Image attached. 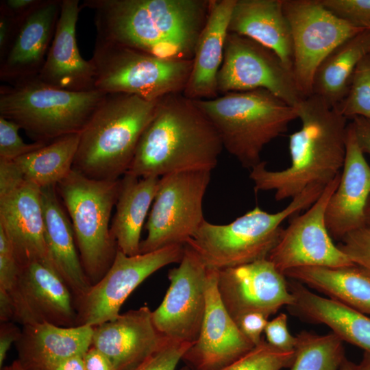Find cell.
I'll return each instance as SVG.
<instances>
[{"label": "cell", "mask_w": 370, "mask_h": 370, "mask_svg": "<svg viewBox=\"0 0 370 370\" xmlns=\"http://www.w3.org/2000/svg\"><path fill=\"white\" fill-rule=\"evenodd\" d=\"M212 0H85L98 38L171 60L193 59Z\"/></svg>", "instance_id": "1"}, {"label": "cell", "mask_w": 370, "mask_h": 370, "mask_svg": "<svg viewBox=\"0 0 370 370\" xmlns=\"http://www.w3.org/2000/svg\"><path fill=\"white\" fill-rule=\"evenodd\" d=\"M294 108L301 125L289 136L290 166L271 171L262 161L250 169L255 191L273 190L276 201L293 199L311 185L325 186L345 158L347 119L336 107L311 95Z\"/></svg>", "instance_id": "2"}, {"label": "cell", "mask_w": 370, "mask_h": 370, "mask_svg": "<svg viewBox=\"0 0 370 370\" xmlns=\"http://www.w3.org/2000/svg\"><path fill=\"white\" fill-rule=\"evenodd\" d=\"M223 147L215 128L182 92L161 98L143 133L125 173L158 177L183 171H210Z\"/></svg>", "instance_id": "3"}, {"label": "cell", "mask_w": 370, "mask_h": 370, "mask_svg": "<svg viewBox=\"0 0 370 370\" xmlns=\"http://www.w3.org/2000/svg\"><path fill=\"white\" fill-rule=\"evenodd\" d=\"M159 100L106 94L79 132L73 168L91 179L119 180L127 171Z\"/></svg>", "instance_id": "4"}, {"label": "cell", "mask_w": 370, "mask_h": 370, "mask_svg": "<svg viewBox=\"0 0 370 370\" xmlns=\"http://www.w3.org/2000/svg\"><path fill=\"white\" fill-rule=\"evenodd\" d=\"M193 101L215 128L223 148L249 169L262 162L264 147L297 119L295 108L264 89Z\"/></svg>", "instance_id": "5"}, {"label": "cell", "mask_w": 370, "mask_h": 370, "mask_svg": "<svg viewBox=\"0 0 370 370\" xmlns=\"http://www.w3.org/2000/svg\"><path fill=\"white\" fill-rule=\"evenodd\" d=\"M325 186H308L275 213L256 206L228 224L216 225L205 220L186 245L209 269L222 270L268 258L283 232L282 222L308 209Z\"/></svg>", "instance_id": "6"}, {"label": "cell", "mask_w": 370, "mask_h": 370, "mask_svg": "<svg viewBox=\"0 0 370 370\" xmlns=\"http://www.w3.org/2000/svg\"><path fill=\"white\" fill-rule=\"evenodd\" d=\"M106 93L97 89L69 91L36 77L0 88V116L24 130L34 142L49 143L79 133Z\"/></svg>", "instance_id": "7"}, {"label": "cell", "mask_w": 370, "mask_h": 370, "mask_svg": "<svg viewBox=\"0 0 370 370\" xmlns=\"http://www.w3.org/2000/svg\"><path fill=\"white\" fill-rule=\"evenodd\" d=\"M120 187L121 178L94 180L73 168L56 186L70 217L81 263L91 286L107 273L118 250L109 223Z\"/></svg>", "instance_id": "8"}, {"label": "cell", "mask_w": 370, "mask_h": 370, "mask_svg": "<svg viewBox=\"0 0 370 370\" xmlns=\"http://www.w3.org/2000/svg\"><path fill=\"white\" fill-rule=\"evenodd\" d=\"M95 88L106 94L158 101L182 92L193 60H171L96 38L92 58Z\"/></svg>", "instance_id": "9"}, {"label": "cell", "mask_w": 370, "mask_h": 370, "mask_svg": "<svg viewBox=\"0 0 370 370\" xmlns=\"http://www.w3.org/2000/svg\"><path fill=\"white\" fill-rule=\"evenodd\" d=\"M210 171L177 172L160 178L145 225L147 237L140 253L186 245L205 221L203 199L210 181Z\"/></svg>", "instance_id": "10"}, {"label": "cell", "mask_w": 370, "mask_h": 370, "mask_svg": "<svg viewBox=\"0 0 370 370\" xmlns=\"http://www.w3.org/2000/svg\"><path fill=\"white\" fill-rule=\"evenodd\" d=\"M293 45V74L305 98L312 95L315 72L339 45L365 29L337 17L321 0H282Z\"/></svg>", "instance_id": "11"}, {"label": "cell", "mask_w": 370, "mask_h": 370, "mask_svg": "<svg viewBox=\"0 0 370 370\" xmlns=\"http://www.w3.org/2000/svg\"><path fill=\"white\" fill-rule=\"evenodd\" d=\"M184 252L183 245L135 256H127L118 249L107 273L75 305L76 326L95 327L115 319L127 298L145 279L166 265L179 263Z\"/></svg>", "instance_id": "12"}, {"label": "cell", "mask_w": 370, "mask_h": 370, "mask_svg": "<svg viewBox=\"0 0 370 370\" xmlns=\"http://www.w3.org/2000/svg\"><path fill=\"white\" fill-rule=\"evenodd\" d=\"M264 89L295 107L304 98L293 74L272 50L243 36L228 33L217 75L222 95Z\"/></svg>", "instance_id": "13"}, {"label": "cell", "mask_w": 370, "mask_h": 370, "mask_svg": "<svg viewBox=\"0 0 370 370\" xmlns=\"http://www.w3.org/2000/svg\"><path fill=\"white\" fill-rule=\"evenodd\" d=\"M341 173L325 187L307 210L293 216L268 259L283 274L304 267H341L354 264L333 242L325 223V210Z\"/></svg>", "instance_id": "14"}, {"label": "cell", "mask_w": 370, "mask_h": 370, "mask_svg": "<svg viewBox=\"0 0 370 370\" xmlns=\"http://www.w3.org/2000/svg\"><path fill=\"white\" fill-rule=\"evenodd\" d=\"M207 276L201 260L184 245L179 266L169 271L170 285L164 297L151 312L153 325L162 335L190 344L197 341L206 310Z\"/></svg>", "instance_id": "15"}, {"label": "cell", "mask_w": 370, "mask_h": 370, "mask_svg": "<svg viewBox=\"0 0 370 370\" xmlns=\"http://www.w3.org/2000/svg\"><path fill=\"white\" fill-rule=\"evenodd\" d=\"M286 278L266 258L218 270L217 287L225 308L235 322L250 312L262 313L269 318L282 306L293 304Z\"/></svg>", "instance_id": "16"}, {"label": "cell", "mask_w": 370, "mask_h": 370, "mask_svg": "<svg viewBox=\"0 0 370 370\" xmlns=\"http://www.w3.org/2000/svg\"><path fill=\"white\" fill-rule=\"evenodd\" d=\"M10 297L13 321L23 325L47 323L60 327L76 326L77 312L71 291L53 269L42 262L20 265Z\"/></svg>", "instance_id": "17"}, {"label": "cell", "mask_w": 370, "mask_h": 370, "mask_svg": "<svg viewBox=\"0 0 370 370\" xmlns=\"http://www.w3.org/2000/svg\"><path fill=\"white\" fill-rule=\"evenodd\" d=\"M217 278L218 270L208 269L206 304L201 330L182 359L190 370H220L256 346L243 334L225 308Z\"/></svg>", "instance_id": "18"}, {"label": "cell", "mask_w": 370, "mask_h": 370, "mask_svg": "<svg viewBox=\"0 0 370 370\" xmlns=\"http://www.w3.org/2000/svg\"><path fill=\"white\" fill-rule=\"evenodd\" d=\"M62 0H41L23 15L16 17L11 40L0 56V79L12 84L36 78L52 42Z\"/></svg>", "instance_id": "19"}, {"label": "cell", "mask_w": 370, "mask_h": 370, "mask_svg": "<svg viewBox=\"0 0 370 370\" xmlns=\"http://www.w3.org/2000/svg\"><path fill=\"white\" fill-rule=\"evenodd\" d=\"M0 227L20 265L40 262L56 271L46 242L40 188L25 179L0 190Z\"/></svg>", "instance_id": "20"}, {"label": "cell", "mask_w": 370, "mask_h": 370, "mask_svg": "<svg viewBox=\"0 0 370 370\" xmlns=\"http://www.w3.org/2000/svg\"><path fill=\"white\" fill-rule=\"evenodd\" d=\"M370 195V165L361 151L351 123L346 135V153L338 185L325 210V223L333 240L365 227V210Z\"/></svg>", "instance_id": "21"}, {"label": "cell", "mask_w": 370, "mask_h": 370, "mask_svg": "<svg viewBox=\"0 0 370 370\" xmlns=\"http://www.w3.org/2000/svg\"><path fill=\"white\" fill-rule=\"evenodd\" d=\"M147 306L120 314L115 319L93 327L91 347L103 353L114 370H130L164 341Z\"/></svg>", "instance_id": "22"}, {"label": "cell", "mask_w": 370, "mask_h": 370, "mask_svg": "<svg viewBox=\"0 0 370 370\" xmlns=\"http://www.w3.org/2000/svg\"><path fill=\"white\" fill-rule=\"evenodd\" d=\"M81 9L79 0H62L54 36L36 77L47 85L69 91L95 89L92 64L82 58L77 44L76 25Z\"/></svg>", "instance_id": "23"}, {"label": "cell", "mask_w": 370, "mask_h": 370, "mask_svg": "<svg viewBox=\"0 0 370 370\" xmlns=\"http://www.w3.org/2000/svg\"><path fill=\"white\" fill-rule=\"evenodd\" d=\"M93 327H60L47 323L23 325L15 343L23 370H55L65 360L83 356L91 346Z\"/></svg>", "instance_id": "24"}, {"label": "cell", "mask_w": 370, "mask_h": 370, "mask_svg": "<svg viewBox=\"0 0 370 370\" xmlns=\"http://www.w3.org/2000/svg\"><path fill=\"white\" fill-rule=\"evenodd\" d=\"M236 0H212L206 23L197 40L190 76L182 94L191 100L218 96L217 75L221 66L230 16Z\"/></svg>", "instance_id": "25"}, {"label": "cell", "mask_w": 370, "mask_h": 370, "mask_svg": "<svg viewBox=\"0 0 370 370\" xmlns=\"http://www.w3.org/2000/svg\"><path fill=\"white\" fill-rule=\"evenodd\" d=\"M45 238L54 268L71 291L74 306L91 284L83 269L71 221L58 198L56 186L40 188Z\"/></svg>", "instance_id": "26"}, {"label": "cell", "mask_w": 370, "mask_h": 370, "mask_svg": "<svg viewBox=\"0 0 370 370\" xmlns=\"http://www.w3.org/2000/svg\"><path fill=\"white\" fill-rule=\"evenodd\" d=\"M228 32L247 37L272 50L293 69L292 34L282 0H236Z\"/></svg>", "instance_id": "27"}, {"label": "cell", "mask_w": 370, "mask_h": 370, "mask_svg": "<svg viewBox=\"0 0 370 370\" xmlns=\"http://www.w3.org/2000/svg\"><path fill=\"white\" fill-rule=\"evenodd\" d=\"M288 288L294 297L288 306L294 315L329 327L343 341L370 354V316L334 299L320 296L304 284L291 280Z\"/></svg>", "instance_id": "28"}, {"label": "cell", "mask_w": 370, "mask_h": 370, "mask_svg": "<svg viewBox=\"0 0 370 370\" xmlns=\"http://www.w3.org/2000/svg\"><path fill=\"white\" fill-rule=\"evenodd\" d=\"M347 306L370 316V270L358 264L341 267H304L284 273Z\"/></svg>", "instance_id": "29"}, {"label": "cell", "mask_w": 370, "mask_h": 370, "mask_svg": "<svg viewBox=\"0 0 370 370\" xmlns=\"http://www.w3.org/2000/svg\"><path fill=\"white\" fill-rule=\"evenodd\" d=\"M158 177H138L125 173L110 227L118 249L127 256L140 253L141 231L157 193Z\"/></svg>", "instance_id": "30"}, {"label": "cell", "mask_w": 370, "mask_h": 370, "mask_svg": "<svg viewBox=\"0 0 370 370\" xmlns=\"http://www.w3.org/2000/svg\"><path fill=\"white\" fill-rule=\"evenodd\" d=\"M370 53V29H365L336 47L317 68L312 84L315 95L332 107L346 96L353 73Z\"/></svg>", "instance_id": "31"}, {"label": "cell", "mask_w": 370, "mask_h": 370, "mask_svg": "<svg viewBox=\"0 0 370 370\" xmlns=\"http://www.w3.org/2000/svg\"><path fill=\"white\" fill-rule=\"evenodd\" d=\"M79 133L60 137L14 162L24 178L42 188L57 186L73 169Z\"/></svg>", "instance_id": "32"}, {"label": "cell", "mask_w": 370, "mask_h": 370, "mask_svg": "<svg viewBox=\"0 0 370 370\" xmlns=\"http://www.w3.org/2000/svg\"><path fill=\"white\" fill-rule=\"evenodd\" d=\"M295 357L291 370H338L345 358L343 341L334 332L296 335Z\"/></svg>", "instance_id": "33"}, {"label": "cell", "mask_w": 370, "mask_h": 370, "mask_svg": "<svg viewBox=\"0 0 370 370\" xmlns=\"http://www.w3.org/2000/svg\"><path fill=\"white\" fill-rule=\"evenodd\" d=\"M336 108L347 119L360 116L370 121V53L358 64L347 93Z\"/></svg>", "instance_id": "34"}, {"label": "cell", "mask_w": 370, "mask_h": 370, "mask_svg": "<svg viewBox=\"0 0 370 370\" xmlns=\"http://www.w3.org/2000/svg\"><path fill=\"white\" fill-rule=\"evenodd\" d=\"M295 350H282L262 340L243 356L220 370H281L291 367ZM180 370H190L184 367Z\"/></svg>", "instance_id": "35"}, {"label": "cell", "mask_w": 370, "mask_h": 370, "mask_svg": "<svg viewBox=\"0 0 370 370\" xmlns=\"http://www.w3.org/2000/svg\"><path fill=\"white\" fill-rule=\"evenodd\" d=\"M192 345L166 337L156 350L130 370H175L184 354Z\"/></svg>", "instance_id": "36"}, {"label": "cell", "mask_w": 370, "mask_h": 370, "mask_svg": "<svg viewBox=\"0 0 370 370\" xmlns=\"http://www.w3.org/2000/svg\"><path fill=\"white\" fill-rule=\"evenodd\" d=\"M20 129L16 123L0 116V160L14 161L47 145L25 143L18 134Z\"/></svg>", "instance_id": "37"}, {"label": "cell", "mask_w": 370, "mask_h": 370, "mask_svg": "<svg viewBox=\"0 0 370 370\" xmlns=\"http://www.w3.org/2000/svg\"><path fill=\"white\" fill-rule=\"evenodd\" d=\"M337 17L356 27L370 29V0H321Z\"/></svg>", "instance_id": "38"}, {"label": "cell", "mask_w": 370, "mask_h": 370, "mask_svg": "<svg viewBox=\"0 0 370 370\" xmlns=\"http://www.w3.org/2000/svg\"><path fill=\"white\" fill-rule=\"evenodd\" d=\"M354 264L370 270V229L364 227L347 234L337 245Z\"/></svg>", "instance_id": "39"}, {"label": "cell", "mask_w": 370, "mask_h": 370, "mask_svg": "<svg viewBox=\"0 0 370 370\" xmlns=\"http://www.w3.org/2000/svg\"><path fill=\"white\" fill-rule=\"evenodd\" d=\"M264 333L266 341L273 347L282 350H294L296 336H293L288 328V318L285 313H280L269 321Z\"/></svg>", "instance_id": "40"}, {"label": "cell", "mask_w": 370, "mask_h": 370, "mask_svg": "<svg viewBox=\"0 0 370 370\" xmlns=\"http://www.w3.org/2000/svg\"><path fill=\"white\" fill-rule=\"evenodd\" d=\"M268 321V317L263 314L250 312L241 317L236 323L243 334L257 345L262 341L261 336Z\"/></svg>", "instance_id": "41"}, {"label": "cell", "mask_w": 370, "mask_h": 370, "mask_svg": "<svg viewBox=\"0 0 370 370\" xmlns=\"http://www.w3.org/2000/svg\"><path fill=\"white\" fill-rule=\"evenodd\" d=\"M21 330L13 322H1L0 326V368L2 369L7 354L13 343H16Z\"/></svg>", "instance_id": "42"}, {"label": "cell", "mask_w": 370, "mask_h": 370, "mask_svg": "<svg viewBox=\"0 0 370 370\" xmlns=\"http://www.w3.org/2000/svg\"><path fill=\"white\" fill-rule=\"evenodd\" d=\"M353 127L358 144L363 152L370 155V121L360 116L352 119Z\"/></svg>", "instance_id": "43"}, {"label": "cell", "mask_w": 370, "mask_h": 370, "mask_svg": "<svg viewBox=\"0 0 370 370\" xmlns=\"http://www.w3.org/2000/svg\"><path fill=\"white\" fill-rule=\"evenodd\" d=\"M83 361L85 370H114L108 358L91 346L83 356Z\"/></svg>", "instance_id": "44"}, {"label": "cell", "mask_w": 370, "mask_h": 370, "mask_svg": "<svg viewBox=\"0 0 370 370\" xmlns=\"http://www.w3.org/2000/svg\"><path fill=\"white\" fill-rule=\"evenodd\" d=\"M16 18L0 8V56L7 48L14 32Z\"/></svg>", "instance_id": "45"}, {"label": "cell", "mask_w": 370, "mask_h": 370, "mask_svg": "<svg viewBox=\"0 0 370 370\" xmlns=\"http://www.w3.org/2000/svg\"><path fill=\"white\" fill-rule=\"evenodd\" d=\"M41 0H3L1 1L0 8L13 16L18 17L40 3Z\"/></svg>", "instance_id": "46"}, {"label": "cell", "mask_w": 370, "mask_h": 370, "mask_svg": "<svg viewBox=\"0 0 370 370\" xmlns=\"http://www.w3.org/2000/svg\"><path fill=\"white\" fill-rule=\"evenodd\" d=\"M55 370H85L83 356L69 358L61 362Z\"/></svg>", "instance_id": "47"}, {"label": "cell", "mask_w": 370, "mask_h": 370, "mask_svg": "<svg viewBox=\"0 0 370 370\" xmlns=\"http://www.w3.org/2000/svg\"><path fill=\"white\" fill-rule=\"evenodd\" d=\"M356 370H370V354L364 352L360 362L356 365Z\"/></svg>", "instance_id": "48"}, {"label": "cell", "mask_w": 370, "mask_h": 370, "mask_svg": "<svg viewBox=\"0 0 370 370\" xmlns=\"http://www.w3.org/2000/svg\"><path fill=\"white\" fill-rule=\"evenodd\" d=\"M338 370H356V364L345 357L343 359Z\"/></svg>", "instance_id": "49"}, {"label": "cell", "mask_w": 370, "mask_h": 370, "mask_svg": "<svg viewBox=\"0 0 370 370\" xmlns=\"http://www.w3.org/2000/svg\"><path fill=\"white\" fill-rule=\"evenodd\" d=\"M365 227L370 229V195L367 200L365 210Z\"/></svg>", "instance_id": "50"}, {"label": "cell", "mask_w": 370, "mask_h": 370, "mask_svg": "<svg viewBox=\"0 0 370 370\" xmlns=\"http://www.w3.org/2000/svg\"><path fill=\"white\" fill-rule=\"evenodd\" d=\"M1 370H23L17 360L13 361L11 365L3 367Z\"/></svg>", "instance_id": "51"}]
</instances>
